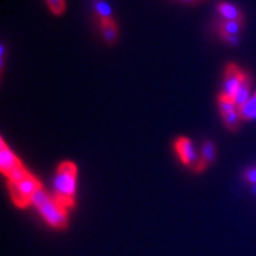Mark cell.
I'll use <instances>...</instances> for the list:
<instances>
[{
	"mask_svg": "<svg viewBox=\"0 0 256 256\" xmlns=\"http://www.w3.org/2000/svg\"><path fill=\"white\" fill-rule=\"evenodd\" d=\"M240 119H241V115H240L238 110H235L232 112V113H229L223 116L224 124H226V126L228 127L230 130H238L240 124Z\"/></svg>",
	"mask_w": 256,
	"mask_h": 256,
	"instance_id": "9a60e30c",
	"label": "cell"
},
{
	"mask_svg": "<svg viewBox=\"0 0 256 256\" xmlns=\"http://www.w3.org/2000/svg\"><path fill=\"white\" fill-rule=\"evenodd\" d=\"M200 158L206 162L208 166L209 164H212L216 159V146L214 145V142H206L202 146V154Z\"/></svg>",
	"mask_w": 256,
	"mask_h": 256,
	"instance_id": "8fae6325",
	"label": "cell"
},
{
	"mask_svg": "<svg viewBox=\"0 0 256 256\" xmlns=\"http://www.w3.org/2000/svg\"><path fill=\"white\" fill-rule=\"evenodd\" d=\"M222 37L230 46H238L240 43V37L235 36V34H222Z\"/></svg>",
	"mask_w": 256,
	"mask_h": 256,
	"instance_id": "d6986e66",
	"label": "cell"
},
{
	"mask_svg": "<svg viewBox=\"0 0 256 256\" xmlns=\"http://www.w3.org/2000/svg\"><path fill=\"white\" fill-rule=\"evenodd\" d=\"M78 168L72 162H64L57 168L55 179H54V190H55V200L63 206L69 209L75 203L76 188H78Z\"/></svg>",
	"mask_w": 256,
	"mask_h": 256,
	"instance_id": "6da1fadb",
	"label": "cell"
},
{
	"mask_svg": "<svg viewBox=\"0 0 256 256\" xmlns=\"http://www.w3.org/2000/svg\"><path fill=\"white\" fill-rule=\"evenodd\" d=\"M174 150L177 152L179 159L184 165L188 166L194 171H203L206 168V162L202 160L194 148V144L188 138H179L174 142Z\"/></svg>",
	"mask_w": 256,
	"mask_h": 256,
	"instance_id": "277c9868",
	"label": "cell"
},
{
	"mask_svg": "<svg viewBox=\"0 0 256 256\" xmlns=\"http://www.w3.org/2000/svg\"><path fill=\"white\" fill-rule=\"evenodd\" d=\"M250 98H252L250 96V81H249V76L247 75V74H244V78H243L242 84L238 90V92H236L235 98H234V102H235V104L240 108L241 106L244 104Z\"/></svg>",
	"mask_w": 256,
	"mask_h": 256,
	"instance_id": "9c48e42d",
	"label": "cell"
},
{
	"mask_svg": "<svg viewBox=\"0 0 256 256\" xmlns=\"http://www.w3.org/2000/svg\"><path fill=\"white\" fill-rule=\"evenodd\" d=\"M176 2H183L184 0H176Z\"/></svg>",
	"mask_w": 256,
	"mask_h": 256,
	"instance_id": "44dd1931",
	"label": "cell"
},
{
	"mask_svg": "<svg viewBox=\"0 0 256 256\" xmlns=\"http://www.w3.org/2000/svg\"><path fill=\"white\" fill-rule=\"evenodd\" d=\"M31 204L40 211V214L52 228H64L68 223L66 210L51 198L43 188H38L31 198Z\"/></svg>",
	"mask_w": 256,
	"mask_h": 256,
	"instance_id": "7a4b0ae2",
	"label": "cell"
},
{
	"mask_svg": "<svg viewBox=\"0 0 256 256\" xmlns=\"http://www.w3.org/2000/svg\"><path fill=\"white\" fill-rule=\"evenodd\" d=\"M94 10L96 14L100 17V20H108L112 19V8L110 4L104 0H95Z\"/></svg>",
	"mask_w": 256,
	"mask_h": 256,
	"instance_id": "7c38bea8",
	"label": "cell"
},
{
	"mask_svg": "<svg viewBox=\"0 0 256 256\" xmlns=\"http://www.w3.org/2000/svg\"><path fill=\"white\" fill-rule=\"evenodd\" d=\"M220 110L222 116H224V115L232 113V112L235 110H238V107L235 104L234 100L224 98V96H220Z\"/></svg>",
	"mask_w": 256,
	"mask_h": 256,
	"instance_id": "5bb4252c",
	"label": "cell"
},
{
	"mask_svg": "<svg viewBox=\"0 0 256 256\" xmlns=\"http://www.w3.org/2000/svg\"><path fill=\"white\" fill-rule=\"evenodd\" d=\"M51 12L55 14H62L66 10V0H46Z\"/></svg>",
	"mask_w": 256,
	"mask_h": 256,
	"instance_id": "e0dca14e",
	"label": "cell"
},
{
	"mask_svg": "<svg viewBox=\"0 0 256 256\" xmlns=\"http://www.w3.org/2000/svg\"><path fill=\"white\" fill-rule=\"evenodd\" d=\"M254 192L256 194V185H254Z\"/></svg>",
	"mask_w": 256,
	"mask_h": 256,
	"instance_id": "ffe728a7",
	"label": "cell"
},
{
	"mask_svg": "<svg viewBox=\"0 0 256 256\" xmlns=\"http://www.w3.org/2000/svg\"><path fill=\"white\" fill-rule=\"evenodd\" d=\"M242 28V20H224L220 24V34L238 36Z\"/></svg>",
	"mask_w": 256,
	"mask_h": 256,
	"instance_id": "4fadbf2b",
	"label": "cell"
},
{
	"mask_svg": "<svg viewBox=\"0 0 256 256\" xmlns=\"http://www.w3.org/2000/svg\"><path fill=\"white\" fill-rule=\"evenodd\" d=\"M238 113L243 120H256V95H252L244 104L238 108Z\"/></svg>",
	"mask_w": 256,
	"mask_h": 256,
	"instance_id": "30bf717a",
	"label": "cell"
},
{
	"mask_svg": "<svg viewBox=\"0 0 256 256\" xmlns=\"http://www.w3.org/2000/svg\"><path fill=\"white\" fill-rule=\"evenodd\" d=\"M100 28L102 37H104L106 43L114 44L118 40V28L116 24L113 22V19L100 20Z\"/></svg>",
	"mask_w": 256,
	"mask_h": 256,
	"instance_id": "ba28073f",
	"label": "cell"
},
{
	"mask_svg": "<svg viewBox=\"0 0 256 256\" xmlns=\"http://www.w3.org/2000/svg\"><path fill=\"white\" fill-rule=\"evenodd\" d=\"M22 166L20 160H19L14 152L5 145L4 140H2V148H0V168L5 176L10 172L14 171V168Z\"/></svg>",
	"mask_w": 256,
	"mask_h": 256,
	"instance_id": "8992f818",
	"label": "cell"
},
{
	"mask_svg": "<svg viewBox=\"0 0 256 256\" xmlns=\"http://www.w3.org/2000/svg\"><path fill=\"white\" fill-rule=\"evenodd\" d=\"M40 188L38 179L31 174L20 182H8L10 194L14 203L19 208H25L31 204L32 196Z\"/></svg>",
	"mask_w": 256,
	"mask_h": 256,
	"instance_id": "3957f363",
	"label": "cell"
},
{
	"mask_svg": "<svg viewBox=\"0 0 256 256\" xmlns=\"http://www.w3.org/2000/svg\"><path fill=\"white\" fill-rule=\"evenodd\" d=\"M243 78H244V72H242L234 64H229L226 70V78H224L223 82V92L220 96L234 100L236 92H238L240 87H241Z\"/></svg>",
	"mask_w": 256,
	"mask_h": 256,
	"instance_id": "5b68a950",
	"label": "cell"
},
{
	"mask_svg": "<svg viewBox=\"0 0 256 256\" xmlns=\"http://www.w3.org/2000/svg\"><path fill=\"white\" fill-rule=\"evenodd\" d=\"M244 177L249 183L256 185V168H250L244 172Z\"/></svg>",
	"mask_w": 256,
	"mask_h": 256,
	"instance_id": "ac0fdd59",
	"label": "cell"
},
{
	"mask_svg": "<svg viewBox=\"0 0 256 256\" xmlns=\"http://www.w3.org/2000/svg\"><path fill=\"white\" fill-rule=\"evenodd\" d=\"M28 176H30L28 171L24 168L23 165H22L19 166V168H14V171L10 172L8 174H6V178H8V182H20L23 180V179L28 178Z\"/></svg>",
	"mask_w": 256,
	"mask_h": 256,
	"instance_id": "2e32d148",
	"label": "cell"
},
{
	"mask_svg": "<svg viewBox=\"0 0 256 256\" xmlns=\"http://www.w3.org/2000/svg\"><path fill=\"white\" fill-rule=\"evenodd\" d=\"M217 10H218L220 14L224 18V20H242L243 18L241 11L230 2H220Z\"/></svg>",
	"mask_w": 256,
	"mask_h": 256,
	"instance_id": "52a82bcc",
	"label": "cell"
}]
</instances>
